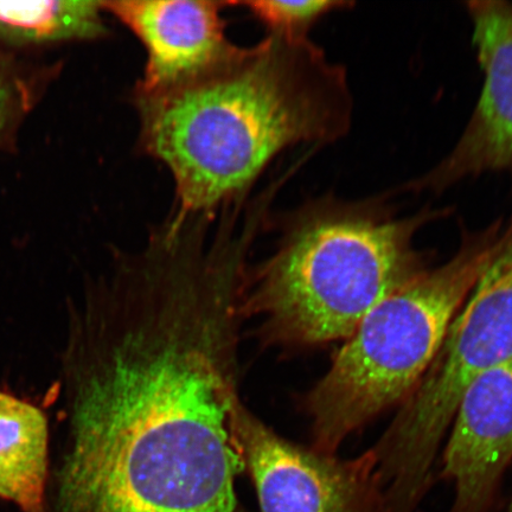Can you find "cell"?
<instances>
[{"label":"cell","mask_w":512,"mask_h":512,"mask_svg":"<svg viewBox=\"0 0 512 512\" xmlns=\"http://www.w3.org/2000/svg\"><path fill=\"white\" fill-rule=\"evenodd\" d=\"M138 146L176 185V211L215 215L247 197L280 153L325 146L350 132L347 68L309 37L267 36L169 87L133 88Z\"/></svg>","instance_id":"obj_1"},{"label":"cell","mask_w":512,"mask_h":512,"mask_svg":"<svg viewBox=\"0 0 512 512\" xmlns=\"http://www.w3.org/2000/svg\"><path fill=\"white\" fill-rule=\"evenodd\" d=\"M451 213L428 206L400 215L389 194L307 201L281 219L277 249L249 272L243 312L261 319L267 342L345 341L370 311L430 268L416 236Z\"/></svg>","instance_id":"obj_2"},{"label":"cell","mask_w":512,"mask_h":512,"mask_svg":"<svg viewBox=\"0 0 512 512\" xmlns=\"http://www.w3.org/2000/svg\"><path fill=\"white\" fill-rule=\"evenodd\" d=\"M504 222L464 229L451 259L384 299L345 339L306 396L313 450L336 456L351 434L412 395L494 254Z\"/></svg>","instance_id":"obj_3"},{"label":"cell","mask_w":512,"mask_h":512,"mask_svg":"<svg viewBox=\"0 0 512 512\" xmlns=\"http://www.w3.org/2000/svg\"><path fill=\"white\" fill-rule=\"evenodd\" d=\"M512 358V215L424 379L371 450L389 512H414L454 412L478 376Z\"/></svg>","instance_id":"obj_4"},{"label":"cell","mask_w":512,"mask_h":512,"mask_svg":"<svg viewBox=\"0 0 512 512\" xmlns=\"http://www.w3.org/2000/svg\"><path fill=\"white\" fill-rule=\"evenodd\" d=\"M234 424L261 512H388L370 451L343 460L293 444L242 403Z\"/></svg>","instance_id":"obj_5"},{"label":"cell","mask_w":512,"mask_h":512,"mask_svg":"<svg viewBox=\"0 0 512 512\" xmlns=\"http://www.w3.org/2000/svg\"><path fill=\"white\" fill-rule=\"evenodd\" d=\"M484 82L475 110L451 151L394 194L441 195L488 174L512 183V3L473 0L465 4Z\"/></svg>","instance_id":"obj_6"},{"label":"cell","mask_w":512,"mask_h":512,"mask_svg":"<svg viewBox=\"0 0 512 512\" xmlns=\"http://www.w3.org/2000/svg\"><path fill=\"white\" fill-rule=\"evenodd\" d=\"M443 457L454 486L451 512H489L512 460V358L466 388Z\"/></svg>","instance_id":"obj_7"},{"label":"cell","mask_w":512,"mask_h":512,"mask_svg":"<svg viewBox=\"0 0 512 512\" xmlns=\"http://www.w3.org/2000/svg\"><path fill=\"white\" fill-rule=\"evenodd\" d=\"M229 5L211 0H115L102 3V8L142 42L147 59L143 78L134 87L153 91L204 72L235 48L222 17Z\"/></svg>","instance_id":"obj_8"},{"label":"cell","mask_w":512,"mask_h":512,"mask_svg":"<svg viewBox=\"0 0 512 512\" xmlns=\"http://www.w3.org/2000/svg\"><path fill=\"white\" fill-rule=\"evenodd\" d=\"M49 478L47 416L0 392V498L21 512H47Z\"/></svg>","instance_id":"obj_9"},{"label":"cell","mask_w":512,"mask_h":512,"mask_svg":"<svg viewBox=\"0 0 512 512\" xmlns=\"http://www.w3.org/2000/svg\"><path fill=\"white\" fill-rule=\"evenodd\" d=\"M102 2H0V38L44 44L104 38L108 28Z\"/></svg>","instance_id":"obj_10"},{"label":"cell","mask_w":512,"mask_h":512,"mask_svg":"<svg viewBox=\"0 0 512 512\" xmlns=\"http://www.w3.org/2000/svg\"><path fill=\"white\" fill-rule=\"evenodd\" d=\"M243 6L267 29L268 34L290 38H307L309 31L320 19L332 12L350 10L352 2L338 0H304V2H278L253 0L234 3Z\"/></svg>","instance_id":"obj_11"},{"label":"cell","mask_w":512,"mask_h":512,"mask_svg":"<svg viewBox=\"0 0 512 512\" xmlns=\"http://www.w3.org/2000/svg\"><path fill=\"white\" fill-rule=\"evenodd\" d=\"M12 104V91L8 79L0 70V136L8 124Z\"/></svg>","instance_id":"obj_12"},{"label":"cell","mask_w":512,"mask_h":512,"mask_svg":"<svg viewBox=\"0 0 512 512\" xmlns=\"http://www.w3.org/2000/svg\"><path fill=\"white\" fill-rule=\"evenodd\" d=\"M509 512H512V502H511V505H510Z\"/></svg>","instance_id":"obj_13"}]
</instances>
